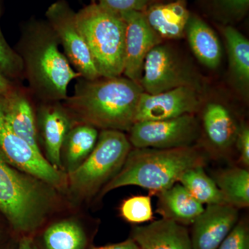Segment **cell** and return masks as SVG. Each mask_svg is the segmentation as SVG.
<instances>
[{"mask_svg":"<svg viewBox=\"0 0 249 249\" xmlns=\"http://www.w3.org/2000/svg\"><path fill=\"white\" fill-rule=\"evenodd\" d=\"M60 45L47 20L34 18L22 27L16 51L31 92L45 103L65 101L69 85L81 77L60 52Z\"/></svg>","mask_w":249,"mask_h":249,"instance_id":"6da1fadb","label":"cell"},{"mask_svg":"<svg viewBox=\"0 0 249 249\" xmlns=\"http://www.w3.org/2000/svg\"><path fill=\"white\" fill-rule=\"evenodd\" d=\"M143 89L126 77L88 80L80 77L74 92L64 103L71 116L96 128L129 132L135 123Z\"/></svg>","mask_w":249,"mask_h":249,"instance_id":"7a4b0ae2","label":"cell"},{"mask_svg":"<svg viewBox=\"0 0 249 249\" xmlns=\"http://www.w3.org/2000/svg\"><path fill=\"white\" fill-rule=\"evenodd\" d=\"M205 162L204 155L191 146L135 148L129 152L119 173L103 186L101 194L127 186L159 193L178 182L187 170L204 166Z\"/></svg>","mask_w":249,"mask_h":249,"instance_id":"3957f363","label":"cell"},{"mask_svg":"<svg viewBox=\"0 0 249 249\" xmlns=\"http://www.w3.org/2000/svg\"><path fill=\"white\" fill-rule=\"evenodd\" d=\"M55 200L53 187L15 168L0 153V211L16 232L30 235L37 230Z\"/></svg>","mask_w":249,"mask_h":249,"instance_id":"277c9868","label":"cell"},{"mask_svg":"<svg viewBox=\"0 0 249 249\" xmlns=\"http://www.w3.org/2000/svg\"><path fill=\"white\" fill-rule=\"evenodd\" d=\"M76 20L100 76H121L125 37L121 15L91 2L76 12Z\"/></svg>","mask_w":249,"mask_h":249,"instance_id":"5b68a950","label":"cell"},{"mask_svg":"<svg viewBox=\"0 0 249 249\" xmlns=\"http://www.w3.org/2000/svg\"><path fill=\"white\" fill-rule=\"evenodd\" d=\"M131 147L124 132L103 129L86 160L67 174V188L80 197H89L96 194L119 173Z\"/></svg>","mask_w":249,"mask_h":249,"instance_id":"8992f818","label":"cell"},{"mask_svg":"<svg viewBox=\"0 0 249 249\" xmlns=\"http://www.w3.org/2000/svg\"><path fill=\"white\" fill-rule=\"evenodd\" d=\"M0 153L15 168L25 172L55 189L67 188V174L54 168L44 157L13 130L0 103Z\"/></svg>","mask_w":249,"mask_h":249,"instance_id":"52a82bcc","label":"cell"},{"mask_svg":"<svg viewBox=\"0 0 249 249\" xmlns=\"http://www.w3.org/2000/svg\"><path fill=\"white\" fill-rule=\"evenodd\" d=\"M45 16L63 47L65 56L82 78H100L92 56L76 20V12L65 0H58L49 6Z\"/></svg>","mask_w":249,"mask_h":249,"instance_id":"ba28073f","label":"cell"},{"mask_svg":"<svg viewBox=\"0 0 249 249\" xmlns=\"http://www.w3.org/2000/svg\"><path fill=\"white\" fill-rule=\"evenodd\" d=\"M141 86L144 92L156 94L180 87L199 91V83L191 70L169 46H156L147 53L142 69Z\"/></svg>","mask_w":249,"mask_h":249,"instance_id":"9c48e42d","label":"cell"},{"mask_svg":"<svg viewBox=\"0 0 249 249\" xmlns=\"http://www.w3.org/2000/svg\"><path fill=\"white\" fill-rule=\"evenodd\" d=\"M135 148L170 149L191 146L197 138L199 126L193 114L134 123L129 131Z\"/></svg>","mask_w":249,"mask_h":249,"instance_id":"30bf717a","label":"cell"},{"mask_svg":"<svg viewBox=\"0 0 249 249\" xmlns=\"http://www.w3.org/2000/svg\"><path fill=\"white\" fill-rule=\"evenodd\" d=\"M198 90L180 87L156 94L142 92L139 98L135 123L165 120L193 114L200 107Z\"/></svg>","mask_w":249,"mask_h":249,"instance_id":"8fae6325","label":"cell"},{"mask_svg":"<svg viewBox=\"0 0 249 249\" xmlns=\"http://www.w3.org/2000/svg\"><path fill=\"white\" fill-rule=\"evenodd\" d=\"M121 15L125 23L123 74L139 84L147 53L163 39L150 27L143 13L129 11Z\"/></svg>","mask_w":249,"mask_h":249,"instance_id":"7c38bea8","label":"cell"},{"mask_svg":"<svg viewBox=\"0 0 249 249\" xmlns=\"http://www.w3.org/2000/svg\"><path fill=\"white\" fill-rule=\"evenodd\" d=\"M237 209L226 204L208 205L193 222V249H217L238 221Z\"/></svg>","mask_w":249,"mask_h":249,"instance_id":"4fadbf2b","label":"cell"},{"mask_svg":"<svg viewBox=\"0 0 249 249\" xmlns=\"http://www.w3.org/2000/svg\"><path fill=\"white\" fill-rule=\"evenodd\" d=\"M36 121L47 160L54 168L62 171V147L67 134L73 127L71 114L60 102H47L39 109Z\"/></svg>","mask_w":249,"mask_h":249,"instance_id":"5bb4252c","label":"cell"},{"mask_svg":"<svg viewBox=\"0 0 249 249\" xmlns=\"http://www.w3.org/2000/svg\"><path fill=\"white\" fill-rule=\"evenodd\" d=\"M191 237L182 224L162 218L134 228L131 238L139 249H193Z\"/></svg>","mask_w":249,"mask_h":249,"instance_id":"9a60e30c","label":"cell"},{"mask_svg":"<svg viewBox=\"0 0 249 249\" xmlns=\"http://www.w3.org/2000/svg\"><path fill=\"white\" fill-rule=\"evenodd\" d=\"M0 103L6 120L19 137L40 151L38 130L34 109L24 91L15 88L0 96Z\"/></svg>","mask_w":249,"mask_h":249,"instance_id":"2e32d148","label":"cell"},{"mask_svg":"<svg viewBox=\"0 0 249 249\" xmlns=\"http://www.w3.org/2000/svg\"><path fill=\"white\" fill-rule=\"evenodd\" d=\"M152 29L162 39H179L185 35L190 14L186 0H173L165 4L156 3L144 11Z\"/></svg>","mask_w":249,"mask_h":249,"instance_id":"e0dca14e","label":"cell"},{"mask_svg":"<svg viewBox=\"0 0 249 249\" xmlns=\"http://www.w3.org/2000/svg\"><path fill=\"white\" fill-rule=\"evenodd\" d=\"M185 34L192 52L204 66L214 70L222 61V49L217 34L209 24L195 15L190 16Z\"/></svg>","mask_w":249,"mask_h":249,"instance_id":"ac0fdd59","label":"cell"},{"mask_svg":"<svg viewBox=\"0 0 249 249\" xmlns=\"http://www.w3.org/2000/svg\"><path fill=\"white\" fill-rule=\"evenodd\" d=\"M203 204L196 200L181 184L159 193L158 211L163 218L178 224H193L204 211Z\"/></svg>","mask_w":249,"mask_h":249,"instance_id":"d6986e66","label":"cell"},{"mask_svg":"<svg viewBox=\"0 0 249 249\" xmlns=\"http://www.w3.org/2000/svg\"><path fill=\"white\" fill-rule=\"evenodd\" d=\"M96 127L82 124L74 125L67 134L62 150V162L66 174L71 173L89 155L97 142Z\"/></svg>","mask_w":249,"mask_h":249,"instance_id":"ffe728a7","label":"cell"},{"mask_svg":"<svg viewBox=\"0 0 249 249\" xmlns=\"http://www.w3.org/2000/svg\"><path fill=\"white\" fill-rule=\"evenodd\" d=\"M204 129L213 145L227 148L235 142L239 127L229 110L222 105L210 103L204 109Z\"/></svg>","mask_w":249,"mask_h":249,"instance_id":"44dd1931","label":"cell"},{"mask_svg":"<svg viewBox=\"0 0 249 249\" xmlns=\"http://www.w3.org/2000/svg\"><path fill=\"white\" fill-rule=\"evenodd\" d=\"M229 67L232 76L241 88H248L249 84V41L235 28L224 29Z\"/></svg>","mask_w":249,"mask_h":249,"instance_id":"7402d4cb","label":"cell"},{"mask_svg":"<svg viewBox=\"0 0 249 249\" xmlns=\"http://www.w3.org/2000/svg\"><path fill=\"white\" fill-rule=\"evenodd\" d=\"M215 183L224 204L236 209L249 206V173L242 168H229L218 174Z\"/></svg>","mask_w":249,"mask_h":249,"instance_id":"603a6c76","label":"cell"},{"mask_svg":"<svg viewBox=\"0 0 249 249\" xmlns=\"http://www.w3.org/2000/svg\"><path fill=\"white\" fill-rule=\"evenodd\" d=\"M45 249H85L87 236L76 221L65 219L54 223L43 235Z\"/></svg>","mask_w":249,"mask_h":249,"instance_id":"cb8c5ba5","label":"cell"},{"mask_svg":"<svg viewBox=\"0 0 249 249\" xmlns=\"http://www.w3.org/2000/svg\"><path fill=\"white\" fill-rule=\"evenodd\" d=\"M178 182L201 204H224L215 181L206 175L204 166L187 170L180 177Z\"/></svg>","mask_w":249,"mask_h":249,"instance_id":"d4e9b609","label":"cell"},{"mask_svg":"<svg viewBox=\"0 0 249 249\" xmlns=\"http://www.w3.org/2000/svg\"><path fill=\"white\" fill-rule=\"evenodd\" d=\"M121 214L124 220L132 224H141L153 219L150 196H134L125 199L121 204Z\"/></svg>","mask_w":249,"mask_h":249,"instance_id":"484cf974","label":"cell"},{"mask_svg":"<svg viewBox=\"0 0 249 249\" xmlns=\"http://www.w3.org/2000/svg\"><path fill=\"white\" fill-rule=\"evenodd\" d=\"M2 14V5L0 1V19ZM0 71L10 80H17L24 77L22 59L16 50L10 47L5 40L0 26Z\"/></svg>","mask_w":249,"mask_h":249,"instance_id":"4316f807","label":"cell"},{"mask_svg":"<svg viewBox=\"0 0 249 249\" xmlns=\"http://www.w3.org/2000/svg\"><path fill=\"white\" fill-rule=\"evenodd\" d=\"M91 2L96 3L103 7L117 13L140 11L143 12L151 5L156 4L157 0H91Z\"/></svg>","mask_w":249,"mask_h":249,"instance_id":"83f0119b","label":"cell"},{"mask_svg":"<svg viewBox=\"0 0 249 249\" xmlns=\"http://www.w3.org/2000/svg\"><path fill=\"white\" fill-rule=\"evenodd\" d=\"M217 249H249V229L247 222H237Z\"/></svg>","mask_w":249,"mask_h":249,"instance_id":"f1b7e54d","label":"cell"},{"mask_svg":"<svg viewBox=\"0 0 249 249\" xmlns=\"http://www.w3.org/2000/svg\"><path fill=\"white\" fill-rule=\"evenodd\" d=\"M235 140L237 149L240 152L241 162L246 166H249V129L247 125L239 127Z\"/></svg>","mask_w":249,"mask_h":249,"instance_id":"f546056e","label":"cell"},{"mask_svg":"<svg viewBox=\"0 0 249 249\" xmlns=\"http://www.w3.org/2000/svg\"><path fill=\"white\" fill-rule=\"evenodd\" d=\"M224 11L234 16H242L248 9L249 0H215Z\"/></svg>","mask_w":249,"mask_h":249,"instance_id":"4dcf8cb0","label":"cell"},{"mask_svg":"<svg viewBox=\"0 0 249 249\" xmlns=\"http://www.w3.org/2000/svg\"><path fill=\"white\" fill-rule=\"evenodd\" d=\"M93 249H139L138 246L132 238L120 242V243L114 244V245L105 246V247H97Z\"/></svg>","mask_w":249,"mask_h":249,"instance_id":"1f68e13d","label":"cell"},{"mask_svg":"<svg viewBox=\"0 0 249 249\" xmlns=\"http://www.w3.org/2000/svg\"><path fill=\"white\" fill-rule=\"evenodd\" d=\"M12 81L0 71V96L6 94L15 89Z\"/></svg>","mask_w":249,"mask_h":249,"instance_id":"d6a6232c","label":"cell"},{"mask_svg":"<svg viewBox=\"0 0 249 249\" xmlns=\"http://www.w3.org/2000/svg\"><path fill=\"white\" fill-rule=\"evenodd\" d=\"M18 249H38L31 235H22L19 242Z\"/></svg>","mask_w":249,"mask_h":249,"instance_id":"836d02e7","label":"cell"}]
</instances>
